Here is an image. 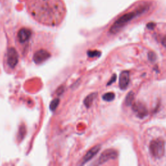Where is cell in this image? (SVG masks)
<instances>
[{
  "mask_svg": "<svg viewBox=\"0 0 166 166\" xmlns=\"http://www.w3.org/2000/svg\"><path fill=\"white\" fill-rule=\"evenodd\" d=\"M27 9L37 22L57 26L64 19L66 9L62 0H27Z\"/></svg>",
  "mask_w": 166,
  "mask_h": 166,
  "instance_id": "6da1fadb",
  "label": "cell"
},
{
  "mask_svg": "<svg viewBox=\"0 0 166 166\" xmlns=\"http://www.w3.org/2000/svg\"><path fill=\"white\" fill-rule=\"evenodd\" d=\"M150 151L156 158H161L165 154V141L162 138L152 140L150 143Z\"/></svg>",
  "mask_w": 166,
  "mask_h": 166,
  "instance_id": "7a4b0ae2",
  "label": "cell"
},
{
  "mask_svg": "<svg viewBox=\"0 0 166 166\" xmlns=\"http://www.w3.org/2000/svg\"><path fill=\"white\" fill-rule=\"evenodd\" d=\"M144 10H145V9L143 10H138V11H136V12H132V13H127L126 14H124L119 19H118L115 22V24H114L112 26V27L110 29V32L112 33L118 32V31L122 27H123L126 24H127L129 22H130V21L131 19H132L138 14H140L141 12H143Z\"/></svg>",
  "mask_w": 166,
  "mask_h": 166,
  "instance_id": "3957f363",
  "label": "cell"
},
{
  "mask_svg": "<svg viewBox=\"0 0 166 166\" xmlns=\"http://www.w3.org/2000/svg\"><path fill=\"white\" fill-rule=\"evenodd\" d=\"M118 157V152L113 149H107L102 152L97 161L96 165H102L110 160L116 159Z\"/></svg>",
  "mask_w": 166,
  "mask_h": 166,
  "instance_id": "277c9868",
  "label": "cell"
},
{
  "mask_svg": "<svg viewBox=\"0 0 166 166\" xmlns=\"http://www.w3.org/2000/svg\"><path fill=\"white\" fill-rule=\"evenodd\" d=\"M18 62V55L13 47L8 49L7 52V63L10 68H14Z\"/></svg>",
  "mask_w": 166,
  "mask_h": 166,
  "instance_id": "5b68a950",
  "label": "cell"
},
{
  "mask_svg": "<svg viewBox=\"0 0 166 166\" xmlns=\"http://www.w3.org/2000/svg\"><path fill=\"white\" fill-rule=\"evenodd\" d=\"M132 110L140 118H143L148 114V110L145 105L141 102L134 103L132 106Z\"/></svg>",
  "mask_w": 166,
  "mask_h": 166,
  "instance_id": "8992f818",
  "label": "cell"
},
{
  "mask_svg": "<svg viewBox=\"0 0 166 166\" xmlns=\"http://www.w3.org/2000/svg\"><path fill=\"white\" fill-rule=\"evenodd\" d=\"M51 54L49 52L44 49H40L37 51L34 54L33 60L36 64H41L49 58Z\"/></svg>",
  "mask_w": 166,
  "mask_h": 166,
  "instance_id": "52a82bcc",
  "label": "cell"
},
{
  "mask_svg": "<svg viewBox=\"0 0 166 166\" xmlns=\"http://www.w3.org/2000/svg\"><path fill=\"white\" fill-rule=\"evenodd\" d=\"M130 76L128 71H124L121 73L119 75V86L121 90H124L127 88L129 84Z\"/></svg>",
  "mask_w": 166,
  "mask_h": 166,
  "instance_id": "ba28073f",
  "label": "cell"
},
{
  "mask_svg": "<svg viewBox=\"0 0 166 166\" xmlns=\"http://www.w3.org/2000/svg\"><path fill=\"white\" fill-rule=\"evenodd\" d=\"M101 149V145H97L96 146L92 147L91 149H90L88 151V152L85 154V157L83 158L81 165H83L86 163V162H88V161H90L93 157H95V156L98 153V152L100 151Z\"/></svg>",
  "mask_w": 166,
  "mask_h": 166,
  "instance_id": "9c48e42d",
  "label": "cell"
},
{
  "mask_svg": "<svg viewBox=\"0 0 166 166\" xmlns=\"http://www.w3.org/2000/svg\"><path fill=\"white\" fill-rule=\"evenodd\" d=\"M31 36V30L27 28L21 29L18 33V38L19 42L24 43L27 42Z\"/></svg>",
  "mask_w": 166,
  "mask_h": 166,
  "instance_id": "30bf717a",
  "label": "cell"
},
{
  "mask_svg": "<svg viewBox=\"0 0 166 166\" xmlns=\"http://www.w3.org/2000/svg\"><path fill=\"white\" fill-rule=\"evenodd\" d=\"M96 97H97V93H91V94H90L89 96H88L85 98V99L84 101V103H85V106L86 107H88V108L90 107L92 105L93 102V101L95 100Z\"/></svg>",
  "mask_w": 166,
  "mask_h": 166,
  "instance_id": "8fae6325",
  "label": "cell"
},
{
  "mask_svg": "<svg viewBox=\"0 0 166 166\" xmlns=\"http://www.w3.org/2000/svg\"><path fill=\"white\" fill-rule=\"evenodd\" d=\"M134 92L133 91L129 92L128 93V95L126 97V99H125L126 105H127V106L131 105L133 101H134Z\"/></svg>",
  "mask_w": 166,
  "mask_h": 166,
  "instance_id": "7c38bea8",
  "label": "cell"
},
{
  "mask_svg": "<svg viewBox=\"0 0 166 166\" xmlns=\"http://www.w3.org/2000/svg\"><path fill=\"white\" fill-rule=\"evenodd\" d=\"M26 134V129L25 125H22L20 126L19 129V132H18V140L20 141L22 140L24 137H25V135Z\"/></svg>",
  "mask_w": 166,
  "mask_h": 166,
  "instance_id": "4fadbf2b",
  "label": "cell"
},
{
  "mask_svg": "<svg viewBox=\"0 0 166 166\" xmlns=\"http://www.w3.org/2000/svg\"><path fill=\"white\" fill-rule=\"evenodd\" d=\"M115 98V94L112 92L106 93L105 95L102 96V99L105 101H112Z\"/></svg>",
  "mask_w": 166,
  "mask_h": 166,
  "instance_id": "5bb4252c",
  "label": "cell"
},
{
  "mask_svg": "<svg viewBox=\"0 0 166 166\" xmlns=\"http://www.w3.org/2000/svg\"><path fill=\"white\" fill-rule=\"evenodd\" d=\"M59 102H60L59 99H55L54 100L52 101L50 103V105H49L50 110L51 111H55L56 110V108H57V107L58 106Z\"/></svg>",
  "mask_w": 166,
  "mask_h": 166,
  "instance_id": "9a60e30c",
  "label": "cell"
},
{
  "mask_svg": "<svg viewBox=\"0 0 166 166\" xmlns=\"http://www.w3.org/2000/svg\"><path fill=\"white\" fill-rule=\"evenodd\" d=\"M87 55L90 58L99 57L101 56V51H96V50H94V51H88V53H87Z\"/></svg>",
  "mask_w": 166,
  "mask_h": 166,
  "instance_id": "2e32d148",
  "label": "cell"
},
{
  "mask_svg": "<svg viewBox=\"0 0 166 166\" xmlns=\"http://www.w3.org/2000/svg\"><path fill=\"white\" fill-rule=\"evenodd\" d=\"M149 59L151 61H154L156 59V55L155 53H154L153 52H150L149 53Z\"/></svg>",
  "mask_w": 166,
  "mask_h": 166,
  "instance_id": "e0dca14e",
  "label": "cell"
},
{
  "mask_svg": "<svg viewBox=\"0 0 166 166\" xmlns=\"http://www.w3.org/2000/svg\"><path fill=\"white\" fill-rule=\"evenodd\" d=\"M116 79V75H113L112 76V77L111 78V80L108 82V85H112V82L115 81Z\"/></svg>",
  "mask_w": 166,
  "mask_h": 166,
  "instance_id": "ac0fdd59",
  "label": "cell"
}]
</instances>
